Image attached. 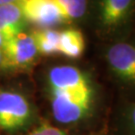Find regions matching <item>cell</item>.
Segmentation results:
<instances>
[{
    "label": "cell",
    "instance_id": "6da1fadb",
    "mask_svg": "<svg viewBox=\"0 0 135 135\" xmlns=\"http://www.w3.org/2000/svg\"><path fill=\"white\" fill-rule=\"evenodd\" d=\"M54 118L63 124L75 123L90 112L94 92L91 83L79 87L50 89Z\"/></svg>",
    "mask_w": 135,
    "mask_h": 135
},
{
    "label": "cell",
    "instance_id": "7a4b0ae2",
    "mask_svg": "<svg viewBox=\"0 0 135 135\" xmlns=\"http://www.w3.org/2000/svg\"><path fill=\"white\" fill-rule=\"evenodd\" d=\"M31 108L27 99L19 93L0 92V128L15 130L28 123Z\"/></svg>",
    "mask_w": 135,
    "mask_h": 135
},
{
    "label": "cell",
    "instance_id": "3957f363",
    "mask_svg": "<svg viewBox=\"0 0 135 135\" xmlns=\"http://www.w3.org/2000/svg\"><path fill=\"white\" fill-rule=\"evenodd\" d=\"M19 4L25 20L42 29L67 21L57 0H22Z\"/></svg>",
    "mask_w": 135,
    "mask_h": 135
},
{
    "label": "cell",
    "instance_id": "277c9868",
    "mask_svg": "<svg viewBox=\"0 0 135 135\" xmlns=\"http://www.w3.org/2000/svg\"><path fill=\"white\" fill-rule=\"evenodd\" d=\"M1 47V62L4 67H25L32 63L37 55V50L32 36L24 32L4 40Z\"/></svg>",
    "mask_w": 135,
    "mask_h": 135
},
{
    "label": "cell",
    "instance_id": "5b68a950",
    "mask_svg": "<svg viewBox=\"0 0 135 135\" xmlns=\"http://www.w3.org/2000/svg\"><path fill=\"white\" fill-rule=\"evenodd\" d=\"M107 63L112 73L121 82L135 87V45L117 42L111 45L106 53Z\"/></svg>",
    "mask_w": 135,
    "mask_h": 135
},
{
    "label": "cell",
    "instance_id": "8992f818",
    "mask_svg": "<svg viewBox=\"0 0 135 135\" xmlns=\"http://www.w3.org/2000/svg\"><path fill=\"white\" fill-rule=\"evenodd\" d=\"M135 0H100L98 4V23L105 32L114 33L130 19Z\"/></svg>",
    "mask_w": 135,
    "mask_h": 135
},
{
    "label": "cell",
    "instance_id": "52a82bcc",
    "mask_svg": "<svg viewBox=\"0 0 135 135\" xmlns=\"http://www.w3.org/2000/svg\"><path fill=\"white\" fill-rule=\"evenodd\" d=\"M25 21L19 3L0 5V34L3 41L22 33Z\"/></svg>",
    "mask_w": 135,
    "mask_h": 135
},
{
    "label": "cell",
    "instance_id": "ba28073f",
    "mask_svg": "<svg viewBox=\"0 0 135 135\" xmlns=\"http://www.w3.org/2000/svg\"><path fill=\"white\" fill-rule=\"evenodd\" d=\"M85 48L84 36L77 29L59 31L58 53L69 58L80 57Z\"/></svg>",
    "mask_w": 135,
    "mask_h": 135
},
{
    "label": "cell",
    "instance_id": "9c48e42d",
    "mask_svg": "<svg viewBox=\"0 0 135 135\" xmlns=\"http://www.w3.org/2000/svg\"><path fill=\"white\" fill-rule=\"evenodd\" d=\"M37 53L53 55L58 53L59 31L51 28L39 29L31 34Z\"/></svg>",
    "mask_w": 135,
    "mask_h": 135
},
{
    "label": "cell",
    "instance_id": "30bf717a",
    "mask_svg": "<svg viewBox=\"0 0 135 135\" xmlns=\"http://www.w3.org/2000/svg\"><path fill=\"white\" fill-rule=\"evenodd\" d=\"M57 3L66 16L67 21L78 19L86 12L87 0H57Z\"/></svg>",
    "mask_w": 135,
    "mask_h": 135
},
{
    "label": "cell",
    "instance_id": "8fae6325",
    "mask_svg": "<svg viewBox=\"0 0 135 135\" xmlns=\"http://www.w3.org/2000/svg\"><path fill=\"white\" fill-rule=\"evenodd\" d=\"M26 135H67L65 132L57 127H54L49 124H43L37 127Z\"/></svg>",
    "mask_w": 135,
    "mask_h": 135
},
{
    "label": "cell",
    "instance_id": "7c38bea8",
    "mask_svg": "<svg viewBox=\"0 0 135 135\" xmlns=\"http://www.w3.org/2000/svg\"><path fill=\"white\" fill-rule=\"evenodd\" d=\"M125 118L130 132L132 135H135V104H132L127 108Z\"/></svg>",
    "mask_w": 135,
    "mask_h": 135
},
{
    "label": "cell",
    "instance_id": "4fadbf2b",
    "mask_svg": "<svg viewBox=\"0 0 135 135\" xmlns=\"http://www.w3.org/2000/svg\"><path fill=\"white\" fill-rule=\"evenodd\" d=\"M22 0H0V5L10 4V3H20Z\"/></svg>",
    "mask_w": 135,
    "mask_h": 135
},
{
    "label": "cell",
    "instance_id": "5bb4252c",
    "mask_svg": "<svg viewBox=\"0 0 135 135\" xmlns=\"http://www.w3.org/2000/svg\"><path fill=\"white\" fill-rule=\"evenodd\" d=\"M2 43H3V38H2V36H1V34H0V47L2 46Z\"/></svg>",
    "mask_w": 135,
    "mask_h": 135
},
{
    "label": "cell",
    "instance_id": "9a60e30c",
    "mask_svg": "<svg viewBox=\"0 0 135 135\" xmlns=\"http://www.w3.org/2000/svg\"><path fill=\"white\" fill-rule=\"evenodd\" d=\"M1 58H2V54H1V51H0V62H1Z\"/></svg>",
    "mask_w": 135,
    "mask_h": 135
}]
</instances>
